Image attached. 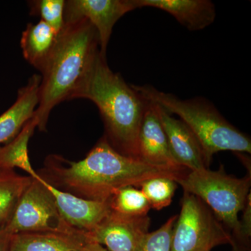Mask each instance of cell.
Instances as JSON below:
<instances>
[{
    "mask_svg": "<svg viewBox=\"0 0 251 251\" xmlns=\"http://www.w3.org/2000/svg\"><path fill=\"white\" fill-rule=\"evenodd\" d=\"M13 234L5 229H0V251H9Z\"/></svg>",
    "mask_w": 251,
    "mask_h": 251,
    "instance_id": "cb8c5ba5",
    "label": "cell"
},
{
    "mask_svg": "<svg viewBox=\"0 0 251 251\" xmlns=\"http://www.w3.org/2000/svg\"><path fill=\"white\" fill-rule=\"evenodd\" d=\"M74 99L94 102L103 118L108 143L122 154L138 158V134L148 101L112 72L100 52L73 94Z\"/></svg>",
    "mask_w": 251,
    "mask_h": 251,
    "instance_id": "7a4b0ae2",
    "label": "cell"
},
{
    "mask_svg": "<svg viewBox=\"0 0 251 251\" xmlns=\"http://www.w3.org/2000/svg\"><path fill=\"white\" fill-rule=\"evenodd\" d=\"M87 240L81 232H26L13 234L9 251H81Z\"/></svg>",
    "mask_w": 251,
    "mask_h": 251,
    "instance_id": "9a60e30c",
    "label": "cell"
},
{
    "mask_svg": "<svg viewBox=\"0 0 251 251\" xmlns=\"http://www.w3.org/2000/svg\"><path fill=\"white\" fill-rule=\"evenodd\" d=\"M4 229L11 234L38 232H80L70 227L62 219L53 196L41 182L40 175L37 179H33L23 193Z\"/></svg>",
    "mask_w": 251,
    "mask_h": 251,
    "instance_id": "52a82bcc",
    "label": "cell"
},
{
    "mask_svg": "<svg viewBox=\"0 0 251 251\" xmlns=\"http://www.w3.org/2000/svg\"><path fill=\"white\" fill-rule=\"evenodd\" d=\"M147 101L138 134V158L153 166L184 168L180 166L171 152L157 105L152 102Z\"/></svg>",
    "mask_w": 251,
    "mask_h": 251,
    "instance_id": "8fae6325",
    "label": "cell"
},
{
    "mask_svg": "<svg viewBox=\"0 0 251 251\" xmlns=\"http://www.w3.org/2000/svg\"><path fill=\"white\" fill-rule=\"evenodd\" d=\"M232 246V251H246V249H244L242 246L239 245V244L233 239L232 242L230 244Z\"/></svg>",
    "mask_w": 251,
    "mask_h": 251,
    "instance_id": "484cf974",
    "label": "cell"
},
{
    "mask_svg": "<svg viewBox=\"0 0 251 251\" xmlns=\"http://www.w3.org/2000/svg\"><path fill=\"white\" fill-rule=\"evenodd\" d=\"M108 202L112 211L125 215H148L151 209L143 192L131 186L117 190Z\"/></svg>",
    "mask_w": 251,
    "mask_h": 251,
    "instance_id": "d6986e66",
    "label": "cell"
},
{
    "mask_svg": "<svg viewBox=\"0 0 251 251\" xmlns=\"http://www.w3.org/2000/svg\"><path fill=\"white\" fill-rule=\"evenodd\" d=\"M185 192L203 201L222 224L237 237L239 230V214L243 211L250 194L251 175L237 178L227 175L224 166L218 171L204 168L189 171L177 181Z\"/></svg>",
    "mask_w": 251,
    "mask_h": 251,
    "instance_id": "5b68a950",
    "label": "cell"
},
{
    "mask_svg": "<svg viewBox=\"0 0 251 251\" xmlns=\"http://www.w3.org/2000/svg\"><path fill=\"white\" fill-rule=\"evenodd\" d=\"M59 36V33L43 21L28 24L21 40L25 59L42 72L55 49Z\"/></svg>",
    "mask_w": 251,
    "mask_h": 251,
    "instance_id": "2e32d148",
    "label": "cell"
},
{
    "mask_svg": "<svg viewBox=\"0 0 251 251\" xmlns=\"http://www.w3.org/2000/svg\"><path fill=\"white\" fill-rule=\"evenodd\" d=\"M137 9L135 0H69L66 1L65 23L87 20L98 33L100 52L106 50L114 26L127 13Z\"/></svg>",
    "mask_w": 251,
    "mask_h": 251,
    "instance_id": "ba28073f",
    "label": "cell"
},
{
    "mask_svg": "<svg viewBox=\"0 0 251 251\" xmlns=\"http://www.w3.org/2000/svg\"><path fill=\"white\" fill-rule=\"evenodd\" d=\"M41 181L53 196L62 219L78 232L85 234L92 232L111 211L108 201L78 197L54 187L41 176Z\"/></svg>",
    "mask_w": 251,
    "mask_h": 251,
    "instance_id": "30bf717a",
    "label": "cell"
},
{
    "mask_svg": "<svg viewBox=\"0 0 251 251\" xmlns=\"http://www.w3.org/2000/svg\"><path fill=\"white\" fill-rule=\"evenodd\" d=\"M189 172L185 168L153 166L115 150L103 136L85 158L68 161L59 156L47 159L43 178L54 187L85 199L108 201L113 193L126 186L140 187L153 178H172L177 182Z\"/></svg>",
    "mask_w": 251,
    "mask_h": 251,
    "instance_id": "6da1fadb",
    "label": "cell"
},
{
    "mask_svg": "<svg viewBox=\"0 0 251 251\" xmlns=\"http://www.w3.org/2000/svg\"><path fill=\"white\" fill-rule=\"evenodd\" d=\"M66 1L64 0H36L29 1L30 14L39 16L57 32L60 33L65 27Z\"/></svg>",
    "mask_w": 251,
    "mask_h": 251,
    "instance_id": "44dd1931",
    "label": "cell"
},
{
    "mask_svg": "<svg viewBox=\"0 0 251 251\" xmlns=\"http://www.w3.org/2000/svg\"><path fill=\"white\" fill-rule=\"evenodd\" d=\"M156 105L175 160L180 166L184 167L189 171L208 168L202 148L192 131L181 120L175 118L164 108Z\"/></svg>",
    "mask_w": 251,
    "mask_h": 251,
    "instance_id": "7c38bea8",
    "label": "cell"
},
{
    "mask_svg": "<svg viewBox=\"0 0 251 251\" xmlns=\"http://www.w3.org/2000/svg\"><path fill=\"white\" fill-rule=\"evenodd\" d=\"M177 216H172L159 229L148 232L140 243L138 251H171L173 229Z\"/></svg>",
    "mask_w": 251,
    "mask_h": 251,
    "instance_id": "7402d4cb",
    "label": "cell"
},
{
    "mask_svg": "<svg viewBox=\"0 0 251 251\" xmlns=\"http://www.w3.org/2000/svg\"><path fill=\"white\" fill-rule=\"evenodd\" d=\"M99 52L98 33L87 20L65 23L41 72L39 104L34 113L39 130H46L50 113L56 105L72 99Z\"/></svg>",
    "mask_w": 251,
    "mask_h": 251,
    "instance_id": "3957f363",
    "label": "cell"
},
{
    "mask_svg": "<svg viewBox=\"0 0 251 251\" xmlns=\"http://www.w3.org/2000/svg\"><path fill=\"white\" fill-rule=\"evenodd\" d=\"M81 251H109L106 248H104L103 246L100 245L98 243L92 242V241L87 240L85 246L82 248Z\"/></svg>",
    "mask_w": 251,
    "mask_h": 251,
    "instance_id": "d4e9b609",
    "label": "cell"
},
{
    "mask_svg": "<svg viewBox=\"0 0 251 251\" xmlns=\"http://www.w3.org/2000/svg\"><path fill=\"white\" fill-rule=\"evenodd\" d=\"M145 100L176 115L192 131L202 148L206 166L222 151L251 153L250 137L227 122L213 104L203 98L182 100L150 85H131Z\"/></svg>",
    "mask_w": 251,
    "mask_h": 251,
    "instance_id": "277c9868",
    "label": "cell"
},
{
    "mask_svg": "<svg viewBox=\"0 0 251 251\" xmlns=\"http://www.w3.org/2000/svg\"><path fill=\"white\" fill-rule=\"evenodd\" d=\"M29 176L0 166V229L9 224L23 193L32 181Z\"/></svg>",
    "mask_w": 251,
    "mask_h": 251,
    "instance_id": "ac0fdd59",
    "label": "cell"
},
{
    "mask_svg": "<svg viewBox=\"0 0 251 251\" xmlns=\"http://www.w3.org/2000/svg\"><path fill=\"white\" fill-rule=\"evenodd\" d=\"M41 76L33 75L20 89L15 103L0 115V145L11 141L33 117L38 104Z\"/></svg>",
    "mask_w": 251,
    "mask_h": 251,
    "instance_id": "5bb4252c",
    "label": "cell"
},
{
    "mask_svg": "<svg viewBox=\"0 0 251 251\" xmlns=\"http://www.w3.org/2000/svg\"><path fill=\"white\" fill-rule=\"evenodd\" d=\"M232 235L226 230L205 203L185 192L181 211L173 229L171 251H211L214 247L231 244Z\"/></svg>",
    "mask_w": 251,
    "mask_h": 251,
    "instance_id": "8992f818",
    "label": "cell"
},
{
    "mask_svg": "<svg viewBox=\"0 0 251 251\" xmlns=\"http://www.w3.org/2000/svg\"><path fill=\"white\" fill-rule=\"evenodd\" d=\"M150 226L148 215H125L111 210L86 236L88 240L105 246L109 251H138Z\"/></svg>",
    "mask_w": 251,
    "mask_h": 251,
    "instance_id": "9c48e42d",
    "label": "cell"
},
{
    "mask_svg": "<svg viewBox=\"0 0 251 251\" xmlns=\"http://www.w3.org/2000/svg\"><path fill=\"white\" fill-rule=\"evenodd\" d=\"M36 127L38 122L33 115L14 139L0 147V166L9 169L20 168L33 179L39 178V175L33 169L28 154V143Z\"/></svg>",
    "mask_w": 251,
    "mask_h": 251,
    "instance_id": "e0dca14e",
    "label": "cell"
},
{
    "mask_svg": "<svg viewBox=\"0 0 251 251\" xmlns=\"http://www.w3.org/2000/svg\"><path fill=\"white\" fill-rule=\"evenodd\" d=\"M140 188L151 208L161 210L171 204L177 183L172 178L161 176L147 180Z\"/></svg>",
    "mask_w": 251,
    "mask_h": 251,
    "instance_id": "ffe728a7",
    "label": "cell"
},
{
    "mask_svg": "<svg viewBox=\"0 0 251 251\" xmlns=\"http://www.w3.org/2000/svg\"><path fill=\"white\" fill-rule=\"evenodd\" d=\"M137 9L163 10L190 31H200L215 21V5L209 0H135Z\"/></svg>",
    "mask_w": 251,
    "mask_h": 251,
    "instance_id": "4fadbf2b",
    "label": "cell"
},
{
    "mask_svg": "<svg viewBox=\"0 0 251 251\" xmlns=\"http://www.w3.org/2000/svg\"><path fill=\"white\" fill-rule=\"evenodd\" d=\"M242 219L239 220V230L237 237L233 238L244 249L248 250L251 235V193L243 209Z\"/></svg>",
    "mask_w": 251,
    "mask_h": 251,
    "instance_id": "603a6c76",
    "label": "cell"
}]
</instances>
